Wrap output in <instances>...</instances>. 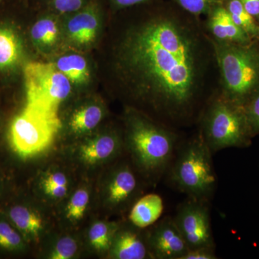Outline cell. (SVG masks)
I'll return each instance as SVG.
<instances>
[{"mask_svg":"<svg viewBox=\"0 0 259 259\" xmlns=\"http://www.w3.org/2000/svg\"><path fill=\"white\" fill-rule=\"evenodd\" d=\"M117 61L120 74L153 120L171 129L199 122L220 92L215 49L204 21L172 1L161 0L127 29Z\"/></svg>","mask_w":259,"mask_h":259,"instance_id":"cell-1","label":"cell"},{"mask_svg":"<svg viewBox=\"0 0 259 259\" xmlns=\"http://www.w3.org/2000/svg\"><path fill=\"white\" fill-rule=\"evenodd\" d=\"M223 97L244 107L259 93V40L248 44L213 40Z\"/></svg>","mask_w":259,"mask_h":259,"instance_id":"cell-2","label":"cell"},{"mask_svg":"<svg viewBox=\"0 0 259 259\" xmlns=\"http://www.w3.org/2000/svg\"><path fill=\"white\" fill-rule=\"evenodd\" d=\"M177 136L173 129L151 117L132 115L127 119V141L144 171L162 174L171 161Z\"/></svg>","mask_w":259,"mask_h":259,"instance_id":"cell-3","label":"cell"},{"mask_svg":"<svg viewBox=\"0 0 259 259\" xmlns=\"http://www.w3.org/2000/svg\"><path fill=\"white\" fill-rule=\"evenodd\" d=\"M200 131L212 152L227 148H246L253 136L243 107L218 93L204 109Z\"/></svg>","mask_w":259,"mask_h":259,"instance_id":"cell-4","label":"cell"},{"mask_svg":"<svg viewBox=\"0 0 259 259\" xmlns=\"http://www.w3.org/2000/svg\"><path fill=\"white\" fill-rule=\"evenodd\" d=\"M212 151L200 132L182 148L172 168L171 180L190 198L207 201L217 180L213 168Z\"/></svg>","mask_w":259,"mask_h":259,"instance_id":"cell-5","label":"cell"},{"mask_svg":"<svg viewBox=\"0 0 259 259\" xmlns=\"http://www.w3.org/2000/svg\"><path fill=\"white\" fill-rule=\"evenodd\" d=\"M26 105L25 108L53 119H59L58 110L71 93V81L56 64L30 62L24 68Z\"/></svg>","mask_w":259,"mask_h":259,"instance_id":"cell-6","label":"cell"},{"mask_svg":"<svg viewBox=\"0 0 259 259\" xmlns=\"http://www.w3.org/2000/svg\"><path fill=\"white\" fill-rule=\"evenodd\" d=\"M60 127V119L50 118L24 107L10 125V146L19 157H33L51 146Z\"/></svg>","mask_w":259,"mask_h":259,"instance_id":"cell-7","label":"cell"},{"mask_svg":"<svg viewBox=\"0 0 259 259\" xmlns=\"http://www.w3.org/2000/svg\"><path fill=\"white\" fill-rule=\"evenodd\" d=\"M173 219L189 250L214 249V238L207 201L190 197L188 200L181 204Z\"/></svg>","mask_w":259,"mask_h":259,"instance_id":"cell-8","label":"cell"},{"mask_svg":"<svg viewBox=\"0 0 259 259\" xmlns=\"http://www.w3.org/2000/svg\"><path fill=\"white\" fill-rule=\"evenodd\" d=\"M147 245L153 258L182 259L189 250L173 218L170 217L163 218L153 227Z\"/></svg>","mask_w":259,"mask_h":259,"instance_id":"cell-9","label":"cell"},{"mask_svg":"<svg viewBox=\"0 0 259 259\" xmlns=\"http://www.w3.org/2000/svg\"><path fill=\"white\" fill-rule=\"evenodd\" d=\"M206 18L204 25L213 40L240 44H248L253 40L237 26L223 4L213 8Z\"/></svg>","mask_w":259,"mask_h":259,"instance_id":"cell-10","label":"cell"},{"mask_svg":"<svg viewBox=\"0 0 259 259\" xmlns=\"http://www.w3.org/2000/svg\"><path fill=\"white\" fill-rule=\"evenodd\" d=\"M78 12L68 22V33L73 41L79 45H87L96 37L99 27L97 8L90 3Z\"/></svg>","mask_w":259,"mask_h":259,"instance_id":"cell-11","label":"cell"},{"mask_svg":"<svg viewBox=\"0 0 259 259\" xmlns=\"http://www.w3.org/2000/svg\"><path fill=\"white\" fill-rule=\"evenodd\" d=\"M110 255L117 259H144L151 257L147 241H145L138 232L131 229L116 231Z\"/></svg>","mask_w":259,"mask_h":259,"instance_id":"cell-12","label":"cell"},{"mask_svg":"<svg viewBox=\"0 0 259 259\" xmlns=\"http://www.w3.org/2000/svg\"><path fill=\"white\" fill-rule=\"evenodd\" d=\"M137 188V180L127 166H122L112 174L106 190L107 203L112 207L125 203Z\"/></svg>","mask_w":259,"mask_h":259,"instance_id":"cell-13","label":"cell"},{"mask_svg":"<svg viewBox=\"0 0 259 259\" xmlns=\"http://www.w3.org/2000/svg\"><path fill=\"white\" fill-rule=\"evenodd\" d=\"M120 146V139L115 134H104L81 145L79 154L85 163L93 165L111 158Z\"/></svg>","mask_w":259,"mask_h":259,"instance_id":"cell-14","label":"cell"},{"mask_svg":"<svg viewBox=\"0 0 259 259\" xmlns=\"http://www.w3.org/2000/svg\"><path fill=\"white\" fill-rule=\"evenodd\" d=\"M163 211L161 197L156 194H147L134 204L130 212L129 220L137 228H147L158 221Z\"/></svg>","mask_w":259,"mask_h":259,"instance_id":"cell-15","label":"cell"},{"mask_svg":"<svg viewBox=\"0 0 259 259\" xmlns=\"http://www.w3.org/2000/svg\"><path fill=\"white\" fill-rule=\"evenodd\" d=\"M22 51L21 40L15 30L0 27V71H10L18 66Z\"/></svg>","mask_w":259,"mask_h":259,"instance_id":"cell-16","label":"cell"},{"mask_svg":"<svg viewBox=\"0 0 259 259\" xmlns=\"http://www.w3.org/2000/svg\"><path fill=\"white\" fill-rule=\"evenodd\" d=\"M9 216L15 226L25 236L35 238L38 237L42 229L41 218L36 212L25 206L17 205L12 207Z\"/></svg>","mask_w":259,"mask_h":259,"instance_id":"cell-17","label":"cell"},{"mask_svg":"<svg viewBox=\"0 0 259 259\" xmlns=\"http://www.w3.org/2000/svg\"><path fill=\"white\" fill-rule=\"evenodd\" d=\"M56 66L71 82L82 84L90 79L88 62L81 56L71 54L62 56L56 62Z\"/></svg>","mask_w":259,"mask_h":259,"instance_id":"cell-18","label":"cell"},{"mask_svg":"<svg viewBox=\"0 0 259 259\" xmlns=\"http://www.w3.org/2000/svg\"><path fill=\"white\" fill-rule=\"evenodd\" d=\"M102 117L103 110L100 106L93 105L81 107L71 116L70 128L76 134L90 132L100 124Z\"/></svg>","mask_w":259,"mask_h":259,"instance_id":"cell-19","label":"cell"},{"mask_svg":"<svg viewBox=\"0 0 259 259\" xmlns=\"http://www.w3.org/2000/svg\"><path fill=\"white\" fill-rule=\"evenodd\" d=\"M223 5L237 26L246 32L252 39L258 38V23L245 9L240 0H223Z\"/></svg>","mask_w":259,"mask_h":259,"instance_id":"cell-20","label":"cell"},{"mask_svg":"<svg viewBox=\"0 0 259 259\" xmlns=\"http://www.w3.org/2000/svg\"><path fill=\"white\" fill-rule=\"evenodd\" d=\"M59 34L57 23L52 18H42L38 20L31 29L32 41L39 47L54 45L59 37Z\"/></svg>","mask_w":259,"mask_h":259,"instance_id":"cell-21","label":"cell"},{"mask_svg":"<svg viewBox=\"0 0 259 259\" xmlns=\"http://www.w3.org/2000/svg\"><path fill=\"white\" fill-rule=\"evenodd\" d=\"M115 225L95 223L89 231V240L94 248L100 252L110 250L116 233Z\"/></svg>","mask_w":259,"mask_h":259,"instance_id":"cell-22","label":"cell"},{"mask_svg":"<svg viewBox=\"0 0 259 259\" xmlns=\"http://www.w3.org/2000/svg\"><path fill=\"white\" fill-rule=\"evenodd\" d=\"M189 14L197 18L207 16L213 8L223 4V0H171Z\"/></svg>","mask_w":259,"mask_h":259,"instance_id":"cell-23","label":"cell"},{"mask_svg":"<svg viewBox=\"0 0 259 259\" xmlns=\"http://www.w3.org/2000/svg\"><path fill=\"white\" fill-rule=\"evenodd\" d=\"M90 199L89 192L84 189H79L71 197L67 209L66 216L71 221H79L83 218L88 207Z\"/></svg>","mask_w":259,"mask_h":259,"instance_id":"cell-24","label":"cell"},{"mask_svg":"<svg viewBox=\"0 0 259 259\" xmlns=\"http://www.w3.org/2000/svg\"><path fill=\"white\" fill-rule=\"evenodd\" d=\"M23 238L9 223L0 221V247L9 250L23 248Z\"/></svg>","mask_w":259,"mask_h":259,"instance_id":"cell-25","label":"cell"},{"mask_svg":"<svg viewBox=\"0 0 259 259\" xmlns=\"http://www.w3.org/2000/svg\"><path fill=\"white\" fill-rule=\"evenodd\" d=\"M77 250V243L74 238L66 236L61 238L56 243L50 255L52 259H69L72 258Z\"/></svg>","mask_w":259,"mask_h":259,"instance_id":"cell-26","label":"cell"},{"mask_svg":"<svg viewBox=\"0 0 259 259\" xmlns=\"http://www.w3.org/2000/svg\"><path fill=\"white\" fill-rule=\"evenodd\" d=\"M253 137L259 135V93L243 107Z\"/></svg>","mask_w":259,"mask_h":259,"instance_id":"cell-27","label":"cell"},{"mask_svg":"<svg viewBox=\"0 0 259 259\" xmlns=\"http://www.w3.org/2000/svg\"><path fill=\"white\" fill-rule=\"evenodd\" d=\"M86 2L87 0H51V4L56 11L64 14L79 11Z\"/></svg>","mask_w":259,"mask_h":259,"instance_id":"cell-28","label":"cell"},{"mask_svg":"<svg viewBox=\"0 0 259 259\" xmlns=\"http://www.w3.org/2000/svg\"><path fill=\"white\" fill-rule=\"evenodd\" d=\"M217 258L212 248H197L189 250L182 259H214Z\"/></svg>","mask_w":259,"mask_h":259,"instance_id":"cell-29","label":"cell"},{"mask_svg":"<svg viewBox=\"0 0 259 259\" xmlns=\"http://www.w3.org/2000/svg\"><path fill=\"white\" fill-rule=\"evenodd\" d=\"M52 185L68 186L67 177L60 171L49 174L42 182V187Z\"/></svg>","mask_w":259,"mask_h":259,"instance_id":"cell-30","label":"cell"},{"mask_svg":"<svg viewBox=\"0 0 259 259\" xmlns=\"http://www.w3.org/2000/svg\"><path fill=\"white\" fill-rule=\"evenodd\" d=\"M46 194L54 198H62L68 191V186L52 185L44 187Z\"/></svg>","mask_w":259,"mask_h":259,"instance_id":"cell-31","label":"cell"},{"mask_svg":"<svg viewBox=\"0 0 259 259\" xmlns=\"http://www.w3.org/2000/svg\"><path fill=\"white\" fill-rule=\"evenodd\" d=\"M112 4L118 9H126L148 3H152L155 0H111Z\"/></svg>","mask_w":259,"mask_h":259,"instance_id":"cell-32","label":"cell"},{"mask_svg":"<svg viewBox=\"0 0 259 259\" xmlns=\"http://www.w3.org/2000/svg\"><path fill=\"white\" fill-rule=\"evenodd\" d=\"M248 13L256 21L259 20V0H240Z\"/></svg>","mask_w":259,"mask_h":259,"instance_id":"cell-33","label":"cell"},{"mask_svg":"<svg viewBox=\"0 0 259 259\" xmlns=\"http://www.w3.org/2000/svg\"><path fill=\"white\" fill-rule=\"evenodd\" d=\"M257 23H258V38H257V39H258V40H259V20H258V21H257Z\"/></svg>","mask_w":259,"mask_h":259,"instance_id":"cell-34","label":"cell"},{"mask_svg":"<svg viewBox=\"0 0 259 259\" xmlns=\"http://www.w3.org/2000/svg\"><path fill=\"white\" fill-rule=\"evenodd\" d=\"M2 1H3V0H0V3H1Z\"/></svg>","mask_w":259,"mask_h":259,"instance_id":"cell-35","label":"cell"}]
</instances>
